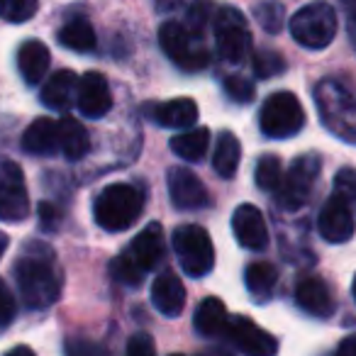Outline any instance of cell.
I'll return each instance as SVG.
<instances>
[{"label":"cell","mask_w":356,"mask_h":356,"mask_svg":"<svg viewBox=\"0 0 356 356\" xmlns=\"http://www.w3.org/2000/svg\"><path fill=\"white\" fill-rule=\"evenodd\" d=\"M195 330L203 337H220L227 332L229 312L220 298H205L195 310Z\"/></svg>","instance_id":"cell-24"},{"label":"cell","mask_w":356,"mask_h":356,"mask_svg":"<svg viewBox=\"0 0 356 356\" xmlns=\"http://www.w3.org/2000/svg\"><path fill=\"white\" fill-rule=\"evenodd\" d=\"M64 351L66 356H113L105 344L86 339V337H71V339H66Z\"/></svg>","instance_id":"cell-34"},{"label":"cell","mask_w":356,"mask_h":356,"mask_svg":"<svg viewBox=\"0 0 356 356\" xmlns=\"http://www.w3.org/2000/svg\"><path fill=\"white\" fill-rule=\"evenodd\" d=\"M56 124H59V147H61V152H64V156L71 159V161L83 159L90 149L88 129L76 118H69V115L61 118Z\"/></svg>","instance_id":"cell-25"},{"label":"cell","mask_w":356,"mask_h":356,"mask_svg":"<svg viewBox=\"0 0 356 356\" xmlns=\"http://www.w3.org/2000/svg\"><path fill=\"white\" fill-rule=\"evenodd\" d=\"M320 176V156L317 154H302L293 161L288 173H283L281 188L276 191V200L281 208L296 210L307 200L315 178Z\"/></svg>","instance_id":"cell-9"},{"label":"cell","mask_w":356,"mask_h":356,"mask_svg":"<svg viewBox=\"0 0 356 356\" xmlns=\"http://www.w3.org/2000/svg\"><path fill=\"white\" fill-rule=\"evenodd\" d=\"M40 220L44 222L47 229H54V222H56V213L51 208V203H42L40 205Z\"/></svg>","instance_id":"cell-41"},{"label":"cell","mask_w":356,"mask_h":356,"mask_svg":"<svg viewBox=\"0 0 356 356\" xmlns=\"http://www.w3.org/2000/svg\"><path fill=\"white\" fill-rule=\"evenodd\" d=\"M6 249H8V237L3 232H0V259H3V254H6Z\"/></svg>","instance_id":"cell-45"},{"label":"cell","mask_w":356,"mask_h":356,"mask_svg":"<svg viewBox=\"0 0 356 356\" xmlns=\"http://www.w3.org/2000/svg\"><path fill=\"white\" fill-rule=\"evenodd\" d=\"M351 293H354V300H356V276H354V283H351Z\"/></svg>","instance_id":"cell-46"},{"label":"cell","mask_w":356,"mask_h":356,"mask_svg":"<svg viewBox=\"0 0 356 356\" xmlns=\"http://www.w3.org/2000/svg\"><path fill=\"white\" fill-rule=\"evenodd\" d=\"M317 232L325 242L330 244H344L354 237L356 232V220L354 210L339 198V195H330L322 205L320 215H317Z\"/></svg>","instance_id":"cell-12"},{"label":"cell","mask_w":356,"mask_h":356,"mask_svg":"<svg viewBox=\"0 0 356 356\" xmlns=\"http://www.w3.org/2000/svg\"><path fill=\"white\" fill-rule=\"evenodd\" d=\"M124 356H156V344H154L152 334H147V332H137V334L129 337L127 354Z\"/></svg>","instance_id":"cell-37"},{"label":"cell","mask_w":356,"mask_h":356,"mask_svg":"<svg viewBox=\"0 0 356 356\" xmlns=\"http://www.w3.org/2000/svg\"><path fill=\"white\" fill-rule=\"evenodd\" d=\"M254 181L264 193H276L281 188L283 181V168H281V159L276 154H264L257 161V171H254Z\"/></svg>","instance_id":"cell-29"},{"label":"cell","mask_w":356,"mask_h":356,"mask_svg":"<svg viewBox=\"0 0 356 356\" xmlns=\"http://www.w3.org/2000/svg\"><path fill=\"white\" fill-rule=\"evenodd\" d=\"M242 161V144L232 132H220L218 144H215V156H213V168L220 178H232Z\"/></svg>","instance_id":"cell-26"},{"label":"cell","mask_w":356,"mask_h":356,"mask_svg":"<svg viewBox=\"0 0 356 356\" xmlns=\"http://www.w3.org/2000/svg\"><path fill=\"white\" fill-rule=\"evenodd\" d=\"M203 3L205 0H156V8L166 15H173V13H193Z\"/></svg>","instance_id":"cell-38"},{"label":"cell","mask_w":356,"mask_h":356,"mask_svg":"<svg viewBox=\"0 0 356 356\" xmlns=\"http://www.w3.org/2000/svg\"><path fill=\"white\" fill-rule=\"evenodd\" d=\"M225 337H227V339L237 346L239 354H244V356H276V351H278L276 337L268 334L266 330H261L257 322H252L244 315L229 317Z\"/></svg>","instance_id":"cell-11"},{"label":"cell","mask_w":356,"mask_h":356,"mask_svg":"<svg viewBox=\"0 0 356 356\" xmlns=\"http://www.w3.org/2000/svg\"><path fill=\"white\" fill-rule=\"evenodd\" d=\"M40 0H0V17L13 25L27 22L37 15Z\"/></svg>","instance_id":"cell-32"},{"label":"cell","mask_w":356,"mask_h":356,"mask_svg":"<svg viewBox=\"0 0 356 356\" xmlns=\"http://www.w3.org/2000/svg\"><path fill=\"white\" fill-rule=\"evenodd\" d=\"M59 42L71 51H81V54H88L95 49L98 40H95V30L86 17H74L59 30Z\"/></svg>","instance_id":"cell-28"},{"label":"cell","mask_w":356,"mask_h":356,"mask_svg":"<svg viewBox=\"0 0 356 356\" xmlns=\"http://www.w3.org/2000/svg\"><path fill=\"white\" fill-rule=\"evenodd\" d=\"M22 149L35 156H54L59 147V124L49 118H37L22 134Z\"/></svg>","instance_id":"cell-19"},{"label":"cell","mask_w":356,"mask_h":356,"mask_svg":"<svg viewBox=\"0 0 356 356\" xmlns=\"http://www.w3.org/2000/svg\"><path fill=\"white\" fill-rule=\"evenodd\" d=\"M225 95L234 103H252L254 100V86L244 76H227L222 83Z\"/></svg>","instance_id":"cell-36"},{"label":"cell","mask_w":356,"mask_h":356,"mask_svg":"<svg viewBox=\"0 0 356 356\" xmlns=\"http://www.w3.org/2000/svg\"><path fill=\"white\" fill-rule=\"evenodd\" d=\"M49 49L40 40H27L17 49V69H20V76L25 79L27 86L42 83V79L47 76V69H49Z\"/></svg>","instance_id":"cell-22"},{"label":"cell","mask_w":356,"mask_h":356,"mask_svg":"<svg viewBox=\"0 0 356 356\" xmlns=\"http://www.w3.org/2000/svg\"><path fill=\"white\" fill-rule=\"evenodd\" d=\"M334 193L356 213V168H341L334 176Z\"/></svg>","instance_id":"cell-35"},{"label":"cell","mask_w":356,"mask_h":356,"mask_svg":"<svg viewBox=\"0 0 356 356\" xmlns=\"http://www.w3.org/2000/svg\"><path fill=\"white\" fill-rule=\"evenodd\" d=\"M210 147L208 127H188L186 132L176 134L171 139V152L184 161H200Z\"/></svg>","instance_id":"cell-27"},{"label":"cell","mask_w":356,"mask_h":356,"mask_svg":"<svg viewBox=\"0 0 356 356\" xmlns=\"http://www.w3.org/2000/svg\"><path fill=\"white\" fill-rule=\"evenodd\" d=\"M218 54L227 64H242L252 54V32L244 15L234 8H218L213 15Z\"/></svg>","instance_id":"cell-8"},{"label":"cell","mask_w":356,"mask_h":356,"mask_svg":"<svg viewBox=\"0 0 356 356\" xmlns=\"http://www.w3.org/2000/svg\"><path fill=\"white\" fill-rule=\"evenodd\" d=\"M30 215L25 176L10 159H0V220L17 225Z\"/></svg>","instance_id":"cell-10"},{"label":"cell","mask_w":356,"mask_h":356,"mask_svg":"<svg viewBox=\"0 0 356 356\" xmlns=\"http://www.w3.org/2000/svg\"><path fill=\"white\" fill-rule=\"evenodd\" d=\"M110 273H113V278L120 283V286H127V288H139L144 281V276H147V271H144V268L139 266L132 257H129L127 249H124L120 257L113 259V264H110Z\"/></svg>","instance_id":"cell-30"},{"label":"cell","mask_w":356,"mask_h":356,"mask_svg":"<svg viewBox=\"0 0 356 356\" xmlns=\"http://www.w3.org/2000/svg\"><path fill=\"white\" fill-rule=\"evenodd\" d=\"M6 356H37V354L30 349V346H15V349H10Z\"/></svg>","instance_id":"cell-43"},{"label":"cell","mask_w":356,"mask_h":356,"mask_svg":"<svg viewBox=\"0 0 356 356\" xmlns=\"http://www.w3.org/2000/svg\"><path fill=\"white\" fill-rule=\"evenodd\" d=\"M291 35L305 49H325L337 35V13L330 3H307L291 17Z\"/></svg>","instance_id":"cell-5"},{"label":"cell","mask_w":356,"mask_h":356,"mask_svg":"<svg viewBox=\"0 0 356 356\" xmlns=\"http://www.w3.org/2000/svg\"><path fill=\"white\" fill-rule=\"evenodd\" d=\"M244 283H247L249 296L257 302L271 300V296L276 293L278 283V271L273 264L268 261H252L244 271Z\"/></svg>","instance_id":"cell-23"},{"label":"cell","mask_w":356,"mask_h":356,"mask_svg":"<svg viewBox=\"0 0 356 356\" xmlns=\"http://www.w3.org/2000/svg\"><path fill=\"white\" fill-rule=\"evenodd\" d=\"M15 317V300L3 281H0V327H8Z\"/></svg>","instance_id":"cell-39"},{"label":"cell","mask_w":356,"mask_h":356,"mask_svg":"<svg viewBox=\"0 0 356 356\" xmlns=\"http://www.w3.org/2000/svg\"><path fill=\"white\" fill-rule=\"evenodd\" d=\"M13 273H15L22 302L30 310H44L54 305L56 298L61 296L64 276H61L54 252L44 242L27 244L17 257Z\"/></svg>","instance_id":"cell-1"},{"label":"cell","mask_w":356,"mask_h":356,"mask_svg":"<svg viewBox=\"0 0 356 356\" xmlns=\"http://www.w3.org/2000/svg\"><path fill=\"white\" fill-rule=\"evenodd\" d=\"M152 115L161 127L188 129L198 122V105L193 98H173L166 103H159L152 108Z\"/></svg>","instance_id":"cell-21"},{"label":"cell","mask_w":356,"mask_h":356,"mask_svg":"<svg viewBox=\"0 0 356 356\" xmlns=\"http://www.w3.org/2000/svg\"><path fill=\"white\" fill-rule=\"evenodd\" d=\"M252 66H254L257 79H273V76L286 71V59L273 49H259V51H254Z\"/></svg>","instance_id":"cell-33"},{"label":"cell","mask_w":356,"mask_h":356,"mask_svg":"<svg viewBox=\"0 0 356 356\" xmlns=\"http://www.w3.org/2000/svg\"><path fill=\"white\" fill-rule=\"evenodd\" d=\"M312 98L327 132L356 147V90L341 81L322 79Z\"/></svg>","instance_id":"cell-2"},{"label":"cell","mask_w":356,"mask_h":356,"mask_svg":"<svg viewBox=\"0 0 356 356\" xmlns=\"http://www.w3.org/2000/svg\"><path fill=\"white\" fill-rule=\"evenodd\" d=\"M254 17L268 35H278L283 30V22H286V8L276 0H266V3H259L254 8Z\"/></svg>","instance_id":"cell-31"},{"label":"cell","mask_w":356,"mask_h":356,"mask_svg":"<svg viewBox=\"0 0 356 356\" xmlns=\"http://www.w3.org/2000/svg\"><path fill=\"white\" fill-rule=\"evenodd\" d=\"M159 44L163 54L184 71H203L210 64V51L200 40V30H193L186 22L168 20L159 27Z\"/></svg>","instance_id":"cell-4"},{"label":"cell","mask_w":356,"mask_h":356,"mask_svg":"<svg viewBox=\"0 0 356 356\" xmlns=\"http://www.w3.org/2000/svg\"><path fill=\"white\" fill-rule=\"evenodd\" d=\"M198 356H234V354H229L227 349H220V346H215V349H205V351H200Z\"/></svg>","instance_id":"cell-44"},{"label":"cell","mask_w":356,"mask_h":356,"mask_svg":"<svg viewBox=\"0 0 356 356\" xmlns=\"http://www.w3.org/2000/svg\"><path fill=\"white\" fill-rule=\"evenodd\" d=\"M152 305L163 317H178L186 307V286L173 271H163L152 283Z\"/></svg>","instance_id":"cell-16"},{"label":"cell","mask_w":356,"mask_h":356,"mask_svg":"<svg viewBox=\"0 0 356 356\" xmlns=\"http://www.w3.org/2000/svg\"><path fill=\"white\" fill-rule=\"evenodd\" d=\"M171 356H184V354H171Z\"/></svg>","instance_id":"cell-47"},{"label":"cell","mask_w":356,"mask_h":356,"mask_svg":"<svg viewBox=\"0 0 356 356\" xmlns=\"http://www.w3.org/2000/svg\"><path fill=\"white\" fill-rule=\"evenodd\" d=\"M79 98V76L74 71H56L47 79L42 88V103L51 110H69Z\"/></svg>","instance_id":"cell-20"},{"label":"cell","mask_w":356,"mask_h":356,"mask_svg":"<svg viewBox=\"0 0 356 356\" xmlns=\"http://www.w3.org/2000/svg\"><path fill=\"white\" fill-rule=\"evenodd\" d=\"M168 195L178 210H203L210 205L205 184L186 166L168 168Z\"/></svg>","instance_id":"cell-13"},{"label":"cell","mask_w":356,"mask_h":356,"mask_svg":"<svg viewBox=\"0 0 356 356\" xmlns=\"http://www.w3.org/2000/svg\"><path fill=\"white\" fill-rule=\"evenodd\" d=\"M232 232L237 237V242L244 249H252V252H261L268 247V227L266 220H264L261 210L252 203H244L234 210L232 215Z\"/></svg>","instance_id":"cell-15"},{"label":"cell","mask_w":356,"mask_h":356,"mask_svg":"<svg viewBox=\"0 0 356 356\" xmlns=\"http://www.w3.org/2000/svg\"><path fill=\"white\" fill-rule=\"evenodd\" d=\"M346 13H349L346 30H349V37H351V42H354V47H356V8H351V10H346Z\"/></svg>","instance_id":"cell-42"},{"label":"cell","mask_w":356,"mask_h":356,"mask_svg":"<svg viewBox=\"0 0 356 356\" xmlns=\"http://www.w3.org/2000/svg\"><path fill=\"white\" fill-rule=\"evenodd\" d=\"M296 300L300 305V310L312 317H322L325 320V317H330L334 312V296H332L330 286L317 276H307L298 283Z\"/></svg>","instance_id":"cell-17"},{"label":"cell","mask_w":356,"mask_h":356,"mask_svg":"<svg viewBox=\"0 0 356 356\" xmlns=\"http://www.w3.org/2000/svg\"><path fill=\"white\" fill-rule=\"evenodd\" d=\"M127 254L144 268L152 271L159 261L163 259V229L159 222H149L137 237L132 239V244L127 247Z\"/></svg>","instance_id":"cell-18"},{"label":"cell","mask_w":356,"mask_h":356,"mask_svg":"<svg viewBox=\"0 0 356 356\" xmlns=\"http://www.w3.org/2000/svg\"><path fill=\"white\" fill-rule=\"evenodd\" d=\"M302 124H305V110H302L300 100L288 90L268 95L259 110V127L271 139L296 137Z\"/></svg>","instance_id":"cell-7"},{"label":"cell","mask_w":356,"mask_h":356,"mask_svg":"<svg viewBox=\"0 0 356 356\" xmlns=\"http://www.w3.org/2000/svg\"><path fill=\"white\" fill-rule=\"evenodd\" d=\"M144 210V198L129 184H110L93 203V218L105 232H122L132 227Z\"/></svg>","instance_id":"cell-3"},{"label":"cell","mask_w":356,"mask_h":356,"mask_svg":"<svg viewBox=\"0 0 356 356\" xmlns=\"http://www.w3.org/2000/svg\"><path fill=\"white\" fill-rule=\"evenodd\" d=\"M334 356H356V334L341 339L339 346H337V351H334Z\"/></svg>","instance_id":"cell-40"},{"label":"cell","mask_w":356,"mask_h":356,"mask_svg":"<svg viewBox=\"0 0 356 356\" xmlns=\"http://www.w3.org/2000/svg\"><path fill=\"white\" fill-rule=\"evenodd\" d=\"M76 108L81 115L90 120H100L110 113L113 108V93H110L108 79L98 71H88L79 79V98H76Z\"/></svg>","instance_id":"cell-14"},{"label":"cell","mask_w":356,"mask_h":356,"mask_svg":"<svg viewBox=\"0 0 356 356\" xmlns=\"http://www.w3.org/2000/svg\"><path fill=\"white\" fill-rule=\"evenodd\" d=\"M173 252L191 278H203L215 266V247L210 234L198 225H181L173 232Z\"/></svg>","instance_id":"cell-6"}]
</instances>
